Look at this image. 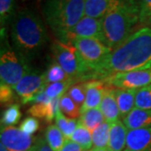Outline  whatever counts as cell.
Wrapping results in <instances>:
<instances>
[{
  "label": "cell",
  "instance_id": "6da1fadb",
  "mask_svg": "<svg viewBox=\"0 0 151 151\" xmlns=\"http://www.w3.org/2000/svg\"><path fill=\"white\" fill-rule=\"evenodd\" d=\"M151 69V28L133 33L96 66L89 80L102 81L109 76L130 70Z\"/></svg>",
  "mask_w": 151,
  "mask_h": 151
},
{
  "label": "cell",
  "instance_id": "7a4b0ae2",
  "mask_svg": "<svg viewBox=\"0 0 151 151\" xmlns=\"http://www.w3.org/2000/svg\"><path fill=\"white\" fill-rule=\"evenodd\" d=\"M10 39L14 49L29 61L41 51L49 36L40 17L24 9L16 13L10 23Z\"/></svg>",
  "mask_w": 151,
  "mask_h": 151
},
{
  "label": "cell",
  "instance_id": "3957f363",
  "mask_svg": "<svg viewBox=\"0 0 151 151\" xmlns=\"http://www.w3.org/2000/svg\"><path fill=\"white\" fill-rule=\"evenodd\" d=\"M139 21L138 0H119L102 18L103 43L112 50L132 35Z\"/></svg>",
  "mask_w": 151,
  "mask_h": 151
},
{
  "label": "cell",
  "instance_id": "277c9868",
  "mask_svg": "<svg viewBox=\"0 0 151 151\" xmlns=\"http://www.w3.org/2000/svg\"><path fill=\"white\" fill-rule=\"evenodd\" d=\"M45 20L52 32L61 40L85 15L84 0H42Z\"/></svg>",
  "mask_w": 151,
  "mask_h": 151
},
{
  "label": "cell",
  "instance_id": "5b68a950",
  "mask_svg": "<svg viewBox=\"0 0 151 151\" xmlns=\"http://www.w3.org/2000/svg\"><path fill=\"white\" fill-rule=\"evenodd\" d=\"M29 60L17 52L10 45L7 36L6 29H1L0 49V80L14 88L29 71L32 70Z\"/></svg>",
  "mask_w": 151,
  "mask_h": 151
},
{
  "label": "cell",
  "instance_id": "8992f818",
  "mask_svg": "<svg viewBox=\"0 0 151 151\" xmlns=\"http://www.w3.org/2000/svg\"><path fill=\"white\" fill-rule=\"evenodd\" d=\"M54 60L76 82L89 81L92 70L86 65L72 43L55 40L51 45Z\"/></svg>",
  "mask_w": 151,
  "mask_h": 151
},
{
  "label": "cell",
  "instance_id": "52a82bcc",
  "mask_svg": "<svg viewBox=\"0 0 151 151\" xmlns=\"http://www.w3.org/2000/svg\"><path fill=\"white\" fill-rule=\"evenodd\" d=\"M70 43L75 46L86 65L92 71L112 51L101 40L94 38H76Z\"/></svg>",
  "mask_w": 151,
  "mask_h": 151
},
{
  "label": "cell",
  "instance_id": "ba28073f",
  "mask_svg": "<svg viewBox=\"0 0 151 151\" xmlns=\"http://www.w3.org/2000/svg\"><path fill=\"white\" fill-rule=\"evenodd\" d=\"M102 81L115 88L139 90L151 84V69L119 72Z\"/></svg>",
  "mask_w": 151,
  "mask_h": 151
},
{
  "label": "cell",
  "instance_id": "9c48e42d",
  "mask_svg": "<svg viewBox=\"0 0 151 151\" xmlns=\"http://www.w3.org/2000/svg\"><path fill=\"white\" fill-rule=\"evenodd\" d=\"M47 85L45 71L31 70L14 86V90L21 99V103L26 104L29 99L44 91Z\"/></svg>",
  "mask_w": 151,
  "mask_h": 151
},
{
  "label": "cell",
  "instance_id": "30bf717a",
  "mask_svg": "<svg viewBox=\"0 0 151 151\" xmlns=\"http://www.w3.org/2000/svg\"><path fill=\"white\" fill-rule=\"evenodd\" d=\"M76 38H94L101 40L103 43L102 19L84 15L60 41L69 43Z\"/></svg>",
  "mask_w": 151,
  "mask_h": 151
},
{
  "label": "cell",
  "instance_id": "8fae6325",
  "mask_svg": "<svg viewBox=\"0 0 151 151\" xmlns=\"http://www.w3.org/2000/svg\"><path fill=\"white\" fill-rule=\"evenodd\" d=\"M1 143L9 151H29L35 139L14 126L1 127Z\"/></svg>",
  "mask_w": 151,
  "mask_h": 151
},
{
  "label": "cell",
  "instance_id": "7c38bea8",
  "mask_svg": "<svg viewBox=\"0 0 151 151\" xmlns=\"http://www.w3.org/2000/svg\"><path fill=\"white\" fill-rule=\"evenodd\" d=\"M124 151H151V127L129 130Z\"/></svg>",
  "mask_w": 151,
  "mask_h": 151
},
{
  "label": "cell",
  "instance_id": "4fadbf2b",
  "mask_svg": "<svg viewBox=\"0 0 151 151\" xmlns=\"http://www.w3.org/2000/svg\"><path fill=\"white\" fill-rule=\"evenodd\" d=\"M115 87L106 84L103 99L99 106V108L104 116L105 121L109 124L118 122L121 118L119 106L115 97Z\"/></svg>",
  "mask_w": 151,
  "mask_h": 151
},
{
  "label": "cell",
  "instance_id": "5bb4252c",
  "mask_svg": "<svg viewBox=\"0 0 151 151\" xmlns=\"http://www.w3.org/2000/svg\"><path fill=\"white\" fill-rule=\"evenodd\" d=\"M86 98L81 107V114L92 108H99L106 83L100 80H89L86 81Z\"/></svg>",
  "mask_w": 151,
  "mask_h": 151
},
{
  "label": "cell",
  "instance_id": "9a60e30c",
  "mask_svg": "<svg viewBox=\"0 0 151 151\" xmlns=\"http://www.w3.org/2000/svg\"><path fill=\"white\" fill-rule=\"evenodd\" d=\"M60 97H57L47 103L34 104L29 108L28 113L34 118L45 119L47 123H51L60 110Z\"/></svg>",
  "mask_w": 151,
  "mask_h": 151
},
{
  "label": "cell",
  "instance_id": "2e32d148",
  "mask_svg": "<svg viewBox=\"0 0 151 151\" xmlns=\"http://www.w3.org/2000/svg\"><path fill=\"white\" fill-rule=\"evenodd\" d=\"M123 122L129 130L150 128L151 110L135 107L123 119Z\"/></svg>",
  "mask_w": 151,
  "mask_h": 151
},
{
  "label": "cell",
  "instance_id": "e0dca14e",
  "mask_svg": "<svg viewBox=\"0 0 151 151\" xmlns=\"http://www.w3.org/2000/svg\"><path fill=\"white\" fill-rule=\"evenodd\" d=\"M129 129L124 122L118 121L111 124L108 149L109 151H124Z\"/></svg>",
  "mask_w": 151,
  "mask_h": 151
},
{
  "label": "cell",
  "instance_id": "ac0fdd59",
  "mask_svg": "<svg viewBox=\"0 0 151 151\" xmlns=\"http://www.w3.org/2000/svg\"><path fill=\"white\" fill-rule=\"evenodd\" d=\"M138 90L115 89V97L121 118L124 119L135 108V97Z\"/></svg>",
  "mask_w": 151,
  "mask_h": 151
},
{
  "label": "cell",
  "instance_id": "d6986e66",
  "mask_svg": "<svg viewBox=\"0 0 151 151\" xmlns=\"http://www.w3.org/2000/svg\"><path fill=\"white\" fill-rule=\"evenodd\" d=\"M85 15L102 19L119 0H84Z\"/></svg>",
  "mask_w": 151,
  "mask_h": 151
},
{
  "label": "cell",
  "instance_id": "ffe728a7",
  "mask_svg": "<svg viewBox=\"0 0 151 151\" xmlns=\"http://www.w3.org/2000/svg\"><path fill=\"white\" fill-rule=\"evenodd\" d=\"M78 122L80 124L86 127L87 129L92 132L100 124L105 122V119L100 108H95L81 114Z\"/></svg>",
  "mask_w": 151,
  "mask_h": 151
},
{
  "label": "cell",
  "instance_id": "44dd1931",
  "mask_svg": "<svg viewBox=\"0 0 151 151\" xmlns=\"http://www.w3.org/2000/svg\"><path fill=\"white\" fill-rule=\"evenodd\" d=\"M45 139L52 150L60 151L66 139L55 124H50L45 131Z\"/></svg>",
  "mask_w": 151,
  "mask_h": 151
},
{
  "label": "cell",
  "instance_id": "7402d4cb",
  "mask_svg": "<svg viewBox=\"0 0 151 151\" xmlns=\"http://www.w3.org/2000/svg\"><path fill=\"white\" fill-rule=\"evenodd\" d=\"M70 139L81 146L83 150H90L93 147L92 132L81 124H78Z\"/></svg>",
  "mask_w": 151,
  "mask_h": 151
},
{
  "label": "cell",
  "instance_id": "603a6c76",
  "mask_svg": "<svg viewBox=\"0 0 151 151\" xmlns=\"http://www.w3.org/2000/svg\"><path fill=\"white\" fill-rule=\"evenodd\" d=\"M111 124L103 122L92 132L93 148H108Z\"/></svg>",
  "mask_w": 151,
  "mask_h": 151
},
{
  "label": "cell",
  "instance_id": "cb8c5ba5",
  "mask_svg": "<svg viewBox=\"0 0 151 151\" xmlns=\"http://www.w3.org/2000/svg\"><path fill=\"white\" fill-rule=\"evenodd\" d=\"M55 119V125L62 132L65 139H70L71 135L79 124L78 120L66 117L61 113L60 109L57 112Z\"/></svg>",
  "mask_w": 151,
  "mask_h": 151
},
{
  "label": "cell",
  "instance_id": "d4e9b609",
  "mask_svg": "<svg viewBox=\"0 0 151 151\" xmlns=\"http://www.w3.org/2000/svg\"><path fill=\"white\" fill-rule=\"evenodd\" d=\"M75 83H77V82L71 78L67 81L49 83L45 88V92L50 99L61 97L65 93L68 92L69 88Z\"/></svg>",
  "mask_w": 151,
  "mask_h": 151
},
{
  "label": "cell",
  "instance_id": "484cf974",
  "mask_svg": "<svg viewBox=\"0 0 151 151\" xmlns=\"http://www.w3.org/2000/svg\"><path fill=\"white\" fill-rule=\"evenodd\" d=\"M60 109L61 113L70 119H76L81 116V108L65 93L60 99Z\"/></svg>",
  "mask_w": 151,
  "mask_h": 151
},
{
  "label": "cell",
  "instance_id": "4316f807",
  "mask_svg": "<svg viewBox=\"0 0 151 151\" xmlns=\"http://www.w3.org/2000/svg\"><path fill=\"white\" fill-rule=\"evenodd\" d=\"M21 118L20 107L19 104L14 103L9 105L2 113L1 127L14 126L19 123Z\"/></svg>",
  "mask_w": 151,
  "mask_h": 151
},
{
  "label": "cell",
  "instance_id": "83f0119b",
  "mask_svg": "<svg viewBox=\"0 0 151 151\" xmlns=\"http://www.w3.org/2000/svg\"><path fill=\"white\" fill-rule=\"evenodd\" d=\"M45 73H46V80L48 84L67 81L70 79V76L66 74V72L63 70V68L55 60L50 63V65L47 67V70H45Z\"/></svg>",
  "mask_w": 151,
  "mask_h": 151
},
{
  "label": "cell",
  "instance_id": "f1b7e54d",
  "mask_svg": "<svg viewBox=\"0 0 151 151\" xmlns=\"http://www.w3.org/2000/svg\"><path fill=\"white\" fill-rule=\"evenodd\" d=\"M15 0H0V23L1 29L5 28L15 16Z\"/></svg>",
  "mask_w": 151,
  "mask_h": 151
},
{
  "label": "cell",
  "instance_id": "f546056e",
  "mask_svg": "<svg viewBox=\"0 0 151 151\" xmlns=\"http://www.w3.org/2000/svg\"><path fill=\"white\" fill-rule=\"evenodd\" d=\"M135 107L151 110V84L137 91L135 97Z\"/></svg>",
  "mask_w": 151,
  "mask_h": 151
},
{
  "label": "cell",
  "instance_id": "4dcf8cb0",
  "mask_svg": "<svg viewBox=\"0 0 151 151\" xmlns=\"http://www.w3.org/2000/svg\"><path fill=\"white\" fill-rule=\"evenodd\" d=\"M86 81H80L70 86L66 93L81 108L86 98Z\"/></svg>",
  "mask_w": 151,
  "mask_h": 151
},
{
  "label": "cell",
  "instance_id": "1f68e13d",
  "mask_svg": "<svg viewBox=\"0 0 151 151\" xmlns=\"http://www.w3.org/2000/svg\"><path fill=\"white\" fill-rule=\"evenodd\" d=\"M14 90L8 84L0 82V101L2 105H11L14 98Z\"/></svg>",
  "mask_w": 151,
  "mask_h": 151
},
{
  "label": "cell",
  "instance_id": "d6a6232c",
  "mask_svg": "<svg viewBox=\"0 0 151 151\" xmlns=\"http://www.w3.org/2000/svg\"><path fill=\"white\" fill-rule=\"evenodd\" d=\"M40 127L39 121L34 117H28L22 121L19 129L25 134L29 135L34 134Z\"/></svg>",
  "mask_w": 151,
  "mask_h": 151
},
{
  "label": "cell",
  "instance_id": "836d02e7",
  "mask_svg": "<svg viewBox=\"0 0 151 151\" xmlns=\"http://www.w3.org/2000/svg\"><path fill=\"white\" fill-rule=\"evenodd\" d=\"M139 9V22H148L151 19V0H138Z\"/></svg>",
  "mask_w": 151,
  "mask_h": 151
},
{
  "label": "cell",
  "instance_id": "e575fe53",
  "mask_svg": "<svg viewBox=\"0 0 151 151\" xmlns=\"http://www.w3.org/2000/svg\"><path fill=\"white\" fill-rule=\"evenodd\" d=\"M29 151H53L52 149L48 145L47 142L43 138H37L35 139V144L32 148Z\"/></svg>",
  "mask_w": 151,
  "mask_h": 151
},
{
  "label": "cell",
  "instance_id": "d590c367",
  "mask_svg": "<svg viewBox=\"0 0 151 151\" xmlns=\"http://www.w3.org/2000/svg\"><path fill=\"white\" fill-rule=\"evenodd\" d=\"M50 100L51 99L46 95V93L45 92V90H44L42 92H39L35 96L31 97L30 99H29L26 104H32V105H34V104H37V103H47V102H50Z\"/></svg>",
  "mask_w": 151,
  "mask_h": 151
},
{
  "label": "cell",
  "instance_id": "8d00e7d4",
  "mask_svg": "<svg viewBox=\"0 0 151 151\" xmlns=\"http://www.w3.org/2000/svg\"><path fill=\"white\" fill-rule=\"evenodd\" d=\"M83 150L79 145H77L74 141L70 139H66L65 144L60 151H82Z\"/></svg>",
  "mask_w": 151,
  "mask_h": 151
},
{
  "label": "cell",
  "instance_id": "74e56055",
  "mask_svg": "<svg viewBox=\"0 0 151 151\" xmlns=\"http://www.w3.org/2000/svg\"><path fill=\"white\" fill-rule=\"evenodd\" d=\"M92 151H109L108 148H93Z\"/></svg>",
  "mask_w": 151,
  "mask_h": 151
},
{
  "label": "cell",
  "instance_id": "f35d334b",
  "mask_svg": "<svg viewBox=\"0 0 151 151\" xmlns=\"http://www.w3.org/2000/svg\"><path fill=\"white\" fill-rule=\"evenodd\" d=\"M0 151H9L7 149H6L4 145L2 144V143H0Z\"/></svg>",
  "mask_w": 151,
  "mask_h": 151
},
{
  "label": "cell",
  "instance_id": "ab89813d",
  "mask_svg": "<svg viewBox=\"0 0 151 151\" xmlns=\"http://www.w3.org/2000/svg\"><path fill=\"white\" fill-rule=\"evenodd\" d=\"M148 22H150V23H151V19H150V20H149V21H148Z\"/></svg>",
  "mask_w": 151,
  "mask_h": 151
},
{
  "label": "cell",
  "instance_id": "60d3db41",
  "mask_svg": "<svg viewBox=\"0 0 151 151\" xmlns=\"http://www.w3.org/2000/svg\"><path fill=\"white\" fill-rule=\"evenodd\" d=\"M83 151H92V150H83Z\"/></svg>",
  "mask_w": 151,
  "mask_h": 151
},
{
  "label": "cell",
  "instance_id": "b9f144b4",
  "mask_svg": "<svg viewBox=\"0 0 151 151\" xmlns=\"http://www.w3.org/2000/svg\"><path fill=\"white\" fill-rule=\"evenodd\" d=\"M22 1H26V0H22Z\"/></svg>",
  "mask_w": 151,
  "mask_h": 151
}]
</instances>
